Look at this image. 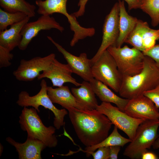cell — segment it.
Wrapping results in <instances>:
<instances>
[{
  "label": "cell",
  "mask_w": 159,
  "mask_h": 159,
  "mask_svg": "<svg viewBox=\"0 0 159 159\" xmlns=\"http://www.w3.org/2000/svg\"><path fill=\"white\" fill-rule=\"evenodd\" d=\"M47 37L63 55L73 73L78 75L84 81L90 82L94 78L91 60L88 59L86 53H82L78 56H75L67 51L51 37Z\"/></svg>",
  "instance_id": "cell-12"
},
{
  "label": "cell",
  "mask_w": 159,
  "mask_h": 159,
  "mask_svg": "<svg viewBox=\"0 0 159 159\" xmlns=\"http://www.w3.org/2000/svg\"><path fill=\"white\" fill-rule=\"evenodd\" d=\"M141 158L142 159H158V157L155 153L151 152H148L147 150L142 154Z\"/></svg>",
  "instance_id": "cell-35"
},
{
  "label": "cell",
  "mask_w": 159,
  "mask_h": 159,
  "mask_svg": "<svg viewBox=\"0 0 159 159\" xmlns=\"http://www.w3.org/2000/svg\"><path fill=\"white\" fill-rule=\"evenodd\" d=\"M107 50L114 59L122 77L133 76L143 69L145 55L140 50L127 45L122 47L111 46Z\"/></svg>",
  "instance_id": "cell-6"
},
{
  "label": "cell",
  "mask_w": 159,
  "mask_h": 159,
  "mask_svg": "<svg viewBox=\"0 0 159 159\" xmlns=\"http://www.w3.org/2000/svg\"><path fill=\"white\" fill-rule=\"evenodd\" d=\"M0 6L9 12L23 13L30 18L35 16L36 6L25 0H0Z\"/></svg>",
  "instance_id": "cell-22"
},
{
  "label": "cell",
  "mask_w": 159,
  "mask_h": 159,
  "mask_svg": "<svg viewBox=\"0 0 159 159\" xmlns=\"http://www.w3.org/2000/svg\"><path fill=\"white\" fill-rule=\"evenodd\" d=\"M131 140L129 138H127L122 136L118 132V128L114 126L112 132L109 136L97 145L86 147L84 152L86 153V156L89 157L90 156L91 153L94 152L99 147L113 145H119L122 147Z\"/></svg>",
  "instance_id": "cell-23"
},
{
  "label": "cell",
  "mask_w": 159,
  "mask_h": 159,
  "mask_svg": "<svg viewBox=\"0 0 159 159\" xmlns=\"http://www.w3.org/2000/svg\"><path fill=\"white\" fill-rule=\"evenodd\" d=\"M152 146L154 149L159 148V138H158L155 140Z\"/></svg>",
  "instance_id": "cell-36"
},
{
  "label": "cell",
  "mask_w": 159,
  "mask_h": 159,
  "mask_svg": "<svg viewBox=\"0 0 159 159\" xmlns=\"http://www.w3.org/2000/svg\"><path fill=\"white\" fill-rule=\"evenodd\" d=\"M148 24L146 22L138 19L135 26L125 43L130 44L142 52L144 51L142 37L145 28Z\"/></svg>",
  "instance_id": "cell-24"
},
{
  "label": "cell",
  "mask_w": 159,
  "mask_h": 159,
  "mask_svg": "<svg viewBox=\"0 0 159 159\" xmlns=\"http://www.w3.org/2000/svg\"><path fill=\"white\" fill-rule=\"evenodd\" d=\"M124 112L136 119L159 120L158 108L149 98L143 95L129 100Z\"/></svg>",
  "instance_id": "cell-13"
},
{
  "label": "cell",
  "mask_w": 159,
  "mask_h": 159,
  "mask_svg": "<svg viewBox=\"0 0 159 159\" xmlns=\"http://www.w3.org/2000/svg\"><path fill=\"white\" fill-rule=\"evenodd\" d=\"M3 147L2 145L0 144V156H1V154L3 150Z\"/></svg>",
  "instance_id": "cell-37"
},
{
  "label": "cell",
  "mask_w": 159,
  "mask_h": 159,
  "mask_svg": "<svg viewBox=\"0 0 159 159\" xmlns=\"http://www.w3.org/2000/svg\"><path fill=\"white\" fill-rule=\"evenodd\" d=\"M67 0H37L35 3L38 7L37 12L41 15H49L54 13L61 14L65 16L69 22H72L74 18L67 10Z\"/></svg>",
  "instance_id": "cell-21"
},
{
  "label": "cell",
  "mask_w": 159,
  "mask_h": 159,
  "mask_svg": "<svg viewBox=\"0 0 159 159\" xmlns=\"http://www.w3.org/2000/svg\"><path fill=\"white\" fill-rule=\"evenodd\" d=\"M55 58V54L52 53L43 57H36L28 60L22 59L13 74L19 81H32L47 69Z\"/></svg>",
  "instance_id": "cell-10"
},
{
  "label": "cell",
  "mask_w": 159,
  "mask_h": 159,
  "mask_svg": "<svg viewBox=\"0 0 159 159\" xmlns=\"http://www.w3.org/2000/svg\"><path fill=\"white\" fill-rule=\"evenodd\" d=\"M95 95L102 102L115 104L121 111L124 112L129 100L120 97L113 92L108 87L94 78L90 82Z\"/></svg>",
  "instance_id": "cell-17"
},
{
  "label": "cell",
  "mask_w": 159,
  "mask_h": 159,
  "mask_svg": "<svg viewBox=\"0 0 159 159\" xmlns=\"http://www.w3.org/2000/svg\"><path fill=\"white\" fill-rule=\"evenodd\" d=\"M159 84V68L151 58L145 56L143 67L138 74L122 77L118 92L122 97L129 100L143 95Z\"/></svg>",
  "instance_id": "cell-2"
},
{
  "label": "cell",
  "mask_w": 159,
  "mask_h": 159,
  "mask_svg": "<svg viewBox=\"0 0 159 159\" xmlns=\"http://www.w3.org/2000/svg\"><path fill=\"white\" fill-rule=\"evenodd\" d=\"M119 7L116 3L105 17L102 27V40L97 53L90 59L92 66L102 53L111 46H116L119 34Z\"/></svg>",
  "instance_id": "cell-9"
},
{
  "label": "cell",
  "mask_w": 159,
  "mask_h": 159,
  "mask_svg": "<svg viewBox=\"0 0 159 159\" xmlns=\"http://www.w3.org/2000/svg\"><path fill=\"white\" fill-rule=\"evenodd\" d=\"M118 3L119 34L115 46L121 47L134 29L138 19L128 14L124 1L119 0Z\"/></svg>",
  "instance_id": "cell-19"
},
{
  "label": "cell",
  "mask_w": 159,
  "mask_h": 159,
  "mask_svg": "<svg viewBox=\"0 0 159 159\" xmlns=\"http://www.w3.org/2000/svg\"><path fill=\"white\" fill-rule=\"evenodd\" d=\"M96 109L106 115L112 124L123 131L132 140L137 129L144 120L133 118L111 103L102 102Z\"/></svg>",
  "instance_id": "cell-8"
},
{
  "label": "cell",
  "mask_w": 159,
  "mask_h": 159,
  "mask_svg": "<svg viewBox=\"0 0 159 159\" xmlns=\"http://www.w3.org/2000/svg\"><path fill=\"white\" fill-rule=\"evenodd\" d=\"M121 146L113 145L110 146V159H117L120 151Z\"/></svg>",
  "instance_id": "cell-34"
},
{
  "label": "cell",
  "mask_w": 159,
  "mask_h": 159,
  "mask_svg": "<svg viewBox=\"0 0 159 159\" xmlns=\"http://www.w3.org/2000/svg\"><path fill=\"white\" fill-rule=\"evenodd\" d=\"M11 52L4 47L0 46V68L6 67L11 65L10 61L13 59L14 55Z\"/></svg>",
  "instance_id": "cell-28"
},
{
  "label": "cell",
  "mask_w": 159,
  "mask_h": 159,
  "mask_svg": "<svg viewBox=\"0 0 159 159\" xmlns=\"http://www.w3.org/2000/svg\"><path fill=\"white\" fill-rule=\"evenodd\" d=\"M47 92L49 98L53 103L59 104L67 110L72 107L81 110L68 86L63 85L55 88L47 86Z\"/></svg>",
  "instance_id": "cell-20"
},
{
  "label": "cell",
  "mask_w": 159,
  "mask_h": 159,
  "mask_svg": "<svg viewBox=\"0 0 159 159\" xmlns=\"http://www.w3.org/2000/svg\"><path fill=\"white\" fill-rule=\"evenodd\" d=\"M67 110L78 138L86 147L97 145L108 136L112 124L96 109L81 110L72 107Z\"/></svg>",
  "instance_id": "cell-1"
},
{
  "label": "cell",
  "mask_w": 159,
  "mask_h": 159,
  "mask_svg": "<svg viewBox=\"0 0 159 159\" xmlns=\"http://www.w3.org/2000/svg\"><path fill=\"white\" fill-rule=\"evenodd\" d=\"M40 85V91L34 96H30L26 91H21L19 95L16 103L21 107L32 106L38 112H40L39 107L40 106L51 111L54 115V126L56 129L59 130L64 125V117L68 114V112L65 108L59 109L54 105L48 95V86L45 80H42Z\"/></svg>",
  "instance_id": "cell-5"
},
{
  "label": "cell",
  "mask_w": 159,
  "mask_h": 159,
  "mask_svg": "<svg viewBox=\"0 0 159 159\" xmlns=\"http://www.w3.org/2000/svg\"><path fill=\"white\" fill-rule=\"evenodd\" d=\"M72 71L69 65L62 63L56 58L50 66L43 71L37 77L38 80L47 78L51 81L53 86L60 87L64 83H71L76 86L81 83L77 82L72 76Z\"/></svg>",
  "instance_id": "cell-14"
},
{
  "label": "cell",
  "mask_w": 159,
  "mask_h": 159,
  "mask_svg": "<svg viewBox=\"0 0 159 159\" xmlns=\"http://www.w3.org/2000/svg\"><path fill=\"white\" fill-rule=\"evenodd\" d=\"M140 9L150 16L153 26L159 24V0H142Z\"/></svg>",
  "instance_id": "cell-26"
},
{
  "label": "cell",
  "mask_w": 159,
  "mask_h": 159,
  "mask_svg": "<svg viewBox=\"0 0 159 159\" xmlns=\"http://www.w3.org/2000/svg\"><path fill=\"white\" fill-rule=\"evenodd\" d=\"M159 120H144L138 127L135 135L126 148L123 155L131 159H139L150 149L158 137Z\"/></svg>",
  "instance_id": "cell-4"
},
{
  "label": "cell",
  "mask_w": 159,
  "mask_h": 159,
  "mask_svg": "<svg viewBox=\"0 0 159 159\" xmlns=\"http://www.w3.org/2000/svg\"><path fill=\"white\" fill-rule=\"evenodd\" d=\"M94 78L118 92L122 76L113 57L106 50L92 66Z\"/></svg>",
  "instance_id": "cell-7"
},
{
  "label": "cell",
  "mask_w": 159,
  "mask_h": 159,
  "mask_svg": "<svg viewBox=\"0 0 159 159\" xmlns=\"http://www.w3.org/2000/svg\"><path fill=\"white\" fill-rule=\"evenodd\" d=\"M89 0H79L78 6L79 7L78 10L71 14L76 18L83 15L85 12L86 5Z\"/></svg>",
  "instance_id": "cell-32"
},
{
  "label": "cell",
  "mask_w": 159,
  "mask_h": 159,
  "mask_svg": "<svg viewBox=\"0 0 159 159\" xmlns=\"http://www.w3.org/2000/svg\"><path fill=\"white\" fill-rule=\"evenodd\" d=\"M143 95L149 98L159 108V84L154 88L145 92Z\"/></svg>",
  "instance_id": "cell-29"
},
{
  "label": "cell",
  "mask_w": 159,
  "mask_h": 159,
  "mask_svg": "<svg viewBox=\"0 0 159 159\" xmlns=\"http://www.w3.org/2000/svg\"><path fill=\"white\" fill-rule=\"evenodd\" d=\"M6 140L16 149L19 159H41V152L47 147L41 141L27 136L25 142L19 143L10 137Z\"/></svg>",
  "instance_id": "cell-15"
},
{
  "label": "cell",
  "mask_w": 159,
  "mask_h": 159,
  "mask_svg": "<svg viewBox=\"0 0 159 159\" xmlns=\"http://www.w3.org/2000/svg\"><path fill=\"white\" fill-rule=\"evenodd\" d=\"M52 29H56L61 32L64 30L53 17L49 15H42L37 20L28 22L24 25L21 31L22 39L18 47L19 49L25 50L32 40L40 31Z\"/></svg>",
  "instance_id": "cell-11"
},
{
  "label": "cell",
  "mask_w": 159,
  "mask_h": 159,
  "mask_svg": "<svg viewBox=\"0 0 159 159\" xmlns=\"http://www.w3.org/2000/svg\"><path fill=\"white\" fill-rule=\"evenodd\" d=\"M98 149L96 152L90 153L94 159H110V147H102Z\"/></svg>",
  "instance_id": "cell-30"
},
{
  "label": "cell",
  "mask_w": 159,
  "mask_h": 159,
  "mask_svg": "<svg viewBox=\"0 0 159 159\" xmlns=\"http://www.w3.org/2000/svg\"><path fill=\"white\" fill-rule=\"evenodd\" d=\"M34 107H24L19 117V122L21 129L26 131L27 136L42 142L47 147L54 148L58 144L54 134L56 128L46 126Z\"/></svg>",
  "instance_id": "cell-3"
},
{
  "label": "cell",
  "mask_w": 159,
  "mask_h": 159,
  "mask_svg": "<svg viewBox=\"0 0 159 159\" xmlns=\"http://www.w3.org/2000/svg\"><path fill=\"white\" fill-rule=\"evenodd\" d=\"M27 16L23 13H11L0 8V32L6 29L8 26L21 21Z\"/></svg>",
  "instance_id": "cell-25"
},
{
  "label": "cell",
  "mask_w": 159,
  "mask_h": 159,
  "mask_svg": "<svg viewBox=\"0 0 159 159\" xmlns=\"http://www.w3.org/2000/svg\"><path fill=\"white\" fill-rule=\"evenodd\" d=\"M30 18L27 16L21 21L11 26L9 29L0 31V46L10 52L18 47L22 39L21 29Z\"/></svg>",
  "instance_id": "cell-18"
},
{
  "label": "cell",
  "mask_w": 159,
  "mask_h": 159,
  "mask_svg": "<svg viewBox=\"0 0 159 159\" xmlns=\"http://www.w3.org/2000/svg\"><path fill=\"white\" fill-rule=\"evenodd\" d=\"M122 0L125 1L127 4L129 11L133 9H140L142 0Z\"/></svg>",
  "instance_id": "cell-33"
},
{
  "label": "cell",
  "mask_w": 159,
  "mask_h": 159,
  "mask_svg": "<svg viewBox=\"0 0 159 159\" xmlns=\"http://www.w3.org/2000/svg\"><path fill=\"white\" fill-rule=\"evenodd\" d=\"M142 40L144 51L151 48L155 45L156 41L159 40V29H152L148 24L143 32Z\"/></svg>",
  "instance_id": "cell-27"
},
{
  "label": "cell",
  "mask_w": 159,
  "mask_h": 159,
  "mask_svg": "<svg viewBox=\"0 0 159 159\" xmlns=\"http://www.w3.org/2000/svg\"><path fill=\"white\" fill-rule=\"evenodd\" d=\"M71 90L81 110L96 109L98 103L90 82L84 80L79 87H73Z\"/></svg>",
  "instance_id": "cell-16"
},
{
  "label": "cell",
  "mask_w": 159,
  "mask_h": 159,
  "mask_svg": "<svg viewBox=\"0 0 159 159\" xmlns=\"http://www.w3.org/2000/svg\"><path fill=\"white\" fill-rule=\"evenodd\" d=\"M142 52L144 55L152 59L159 68V44H155L151 48Z\"/></svg>",
  "instance_id": "cell-31"
}]
</instances>
